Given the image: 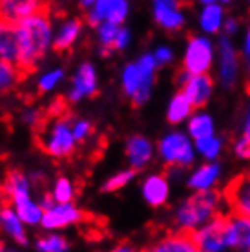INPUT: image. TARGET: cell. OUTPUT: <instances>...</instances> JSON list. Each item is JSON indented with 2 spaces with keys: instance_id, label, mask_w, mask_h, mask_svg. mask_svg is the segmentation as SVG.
Wrapping results in <instances>:
<instances>
[{
  "instance_id": "6da1fadb",
  "label": "cell",
  "mask_w": 250,
  "mask_h": 252,
  "mask_svg": "<svg viewBox=\"0 0 250 252\" xmlns=\"http://www.w3.org/2000/svg\"><path fill=\"white\" fill-rule=\"evenodd\" d=\"M50 11L51 4H48L40 11L19 20V63H17V69H19L22 81L35 71L37 63L44 57V53L50 46Z\"/></svg>"
},
{
  "instance_id": "7a4b0ae2",
  "label": "cell",
  "mask_w": 250,
  "mask_h": 252,
  "mask_svg": "<svg viewBox=\"0 0 250 252\" xmlns=\"http://www.w3.org/2000/svg\"><path fill=\"white\" fill-rule=\"evenodd\" d=\"M68 115L46 114L35 125V143L44 154L69 158L75 152V135L68 126Z\"/></svg>"
},
{
  "instance_id": "3957f363",
  "label": "cell",
  "mask_w": 250,
  "mask_h": 252,
  "mask_svg": "<svg viewBox=\"0 0 250 252\" xmlns=\"http://www.w3.org/2000/svg\"><path fill=\"white\" fill-rule=\"evenodd\" d=\"M221 208V195L210 190H195L194 195L181 203L175 214V223L183 232H194L208 221L218 218Z\"/></svg>"
},
{
  "instance_id": "277c9868",
  "label": "cell",
  "mask_w": 250,
  "mask_h": 252,
  "mask_svg": "<svg viewBox=\"0 0 250 252\" xmlns=\"http://www.w3.org/2000/svg\"><path fill=\"white\" fill-rule=\"evenodd\" d=\"M159 154L164 159V163L170 166H181L187 168L194 163L195 159V145L188 139V135L181 132H172L164 135L163 141L159 143Z\"/></svg>"
},
{
  "instance_id": "5b68a950",
  "label": "cell",
  "mask_w": 250,
  "mask_h": 252,
  "mask_svg": "<svg viewBox=\"0 0 250 252\" xmlns=\"http://www.w3.org/2000/svg\"><path fill=\"white\" fill-rule=\"evenodd\" d=\"M197 251L203 252H223L228 251L226 241V218H214L207 225L192 232Z\"/></svg>"
},
{
  "instance_id": "8992f818",
  "label": "cell",
  "mask_w": 250,
  "mask_h": 252,
  "mask_svg": "<svg viewBox=\"0 0 250 252\" xmlns=\"http://www.w3.org/2000/svg\"><path fill=\"white\" fill-rule=\"evenodd\" d=\"M214 53L216 48L210 38L194 37L187 46L183 69H187L188 73H208L214 63Z\"/></svg>"
},
{
  "instance_id": "52a82bcc",
  "label": "cell",
  "mask_w": 250,
  "mask_h": 252,
  "mask_svg": "<svg viewBox=\"0 0 250 252\" xmlns=\"http://www.w3.org/2000/svg\"><path fill=\"white\" fill-rule=\"evenodd\" d=\"M179 81L183 84V92L187 94V97L192 101L194 106L207 104L214 90L212 77L208 73H188L187 69H183Z\"/></svg>"
},
{
  "instance_id": "ba28073f",
  "label": "cell",
  "mask_w": 250,
  "mask_h": 252,
  "mask_svg": "<svg viewBox=\"0 0 250 252\" xmlns=\"http://www.w3.org/2000/svg\"><path fill=\"white\" fill-rule=\"evenodd\" d=\"M94 218L82 212L77 207L69 205V203H59L57 207H51L50 210H44L42 214V225L44 228H61L71 223H86L92 221Z\"/></svg>"
},
{
  "instance_id": "9c48e42d",
  "label": "cell",
  "mask_w": 250,
  "mask_h": 252,
  "mask_svg": "<svg viewBox=\"0 0 250 252\" xmlns=\"http://www.w3.org/2000/svg\"><path fill=\"white\" fill-rule=\"evenodd\" d=\"M128 15V0H97L94 11L88 15L90 26H100L102 22L123 24Z\"/></svg>"
},
{
  "instance_id": "30bf717a",
  "label": "cell",
  "mask_w": 250,
  "mask_h": 252,
  "mask_svg": "<svg viewBox=\"0 0 250 252\" xmlns=\"http://www.w3.org/2000/svg\"><path fill=\"white\" fill-rule=\"evenodd\" d=\"M226 241L228 249L250 252V216L232 212L226 218Z\"/></svg>"
},
{
  "instance_id": "8fae6325",
  "label": "cell",
  "mask_w": 250,
  "mask_h": 252,
  "mask_svg": "<svg viewBox=\"0 0 250 252\" xmlns=\"http://www.w3.org/2000/svg\"><path fill=\"white\" fill-rule=\"evenodd\" d=\"M0 61L19 63V20L0 15Z\"/></svg>"
},
{
  "instance_id": "7c38bea8",
  "label": "cell",
  "mask_w": 250,
  "mask_h": 252,
  "mask_svg": "<svg viewBox=\"0 0 250 252\" xmlns=\"http://www.w3.org/2000/svg\"><path fill=\"white\" fill-rule=\"evenodd\" d=\"M154 17L157 24L168 32H177L185 26V13L179 0H154Z\"/></svg>"
},
{
  "instance_id": "4fadbf2b",
  "label": "cell",
  "mask_w": 250,
  "mask_h": 252,
  "mask_svg": "<svg viewBox=\"0 0 250 252\" xmlns=\"http://www.w3.org/2000/svg\"><path fill=\"white\" fill-rule=\"evenodd\" d=\"M219 77L225 88H230L238 77V53L228 35L221 37L219 40Z\"/></svg>"
},
{
  "instance_id": "5bb4252c",
  "label": "cell",
  "mask_w": 250,
  "mask_h": 252,
  "mask_svg": "<svg viewBox=\"0 0 250 252\" xmlns=\"http://www.w3.org/2000/svg\"><path fill=\"white\" fill-rule=\"evenodd\" d=\"M226 199L234 212L250 216V174L238 177L226 189Z\"/></svg>"
},
{
  "instance_id": "9a60e30c",
  "label": "cell",
  "mask_w": 250,
  "mask_h": 252,
  "mask_svg": "<svg viewBox=\"0 0 250 252\" xmlns=\"http://www.w3.org/2000/svg\"><path fill=\"white\" fill-rule=\"evenodd\" d=\"M137 66L141 69V75H143V84H141L137 94L133 95V97H130L133 106H141V104H144V102L148 101L152 86H154V79H156V69L159 64H157L156 57L148 53V55H143V57L139 59Z\"/></svg>"
},
{
  "instance_id": "2e32d148",
  "label": "cell",
  "mask_w": 250,
  "mask_h": 252,
  "mask_svg": "<svg viewBox=\"0 0 250 252\" xmlns=\"http://www.w3.org/2000/svg\"><path fill=\"white\" fill-rule=\"evenodd\" d=\"M99 94L97 90V75H95V69L92 64H82L79 73L75 75V81H73V88H71V94H69V99L71 101H79L81 97H94V95Z\"/></svg>"
},
{
  "instance_id": "e0dca14e",
  "label": "cell",
  "mask_w": 250,
  "mask_h": 252,
  "mask_svg": "<svg viewBox=\"0 0 250 252\" xmlns=\"http://www.w3.org/2000/svg\"><path fill=\"white\" fill-rule=\"evenodd\" d=\"M152 154H154V148H152L148 139L141 137V135H133V137L128 139L126 156H128V161H130L131 168L141 170L143 166H146V164L150 163Z\"/></svg>"
},
{
  "instance_id": "ac0fdd59",
  "label": "cell",
  "mask_w": 250,
  "mask_h": 252,
  "mask_svg": "<svg viewBox=\"0 0 250 252\" xmlns=\"http://www.w3.org/2000/svg\"><path fill=\"white\" fill-rule=\"evenodd\" d=\"M170 194L168 179L164 176H150L143 185V195L152 207H161L166 203Z\"/></svg>"
},
{
  "instance_id": "d6986e66",
  "label": "cell",
  "mask_w": 250,
  "mask_h": 252,
  "mask_svg": "<svg viewBox=\"0 0 250 252\" xmlns=\"http://www.w3.org/2000/svg\"><path fill=\"white\" fill-rule=\"evenodd\" d=\"M221 168L216 163H207L199 166L197 170L190 176L188 179V187L194 190H210L216 185V181L219 179Z\"/></svg>"
},
{
  "instance_id": "ffe728a7",
  "label": "cell",
  "mask_w": 250,
  "mask_h": 252,
  "mask_svg": "<svg viewBox=\"0 0 250 252\" xmlns=\"http://www.w3.org/2000/svg\"><path fill=\"white\" fill-rule=\"evenodd\" d=\"M13 203L17 207V214L24 223L28 225H35L38 221H42L44 210L40 207H37L35 203H31L30 194L28 192H19V194L13 195Z\"/></svg>"
},
{
  "instance_id": "44dd1931",
  "label": "cell",
  "mask_w": 250,
  "mask_h": 252,
  "mask_svg": "<svg viewBox=\"0 0 250 252\" xmlns=\"http://www.w3.org/2000/svg\"><path fill=\"white\" fill-rule=\"evenodd\" d=\"M0 227H2V230H6L7 236H11L15 243H19V245H26L28 243L24 228L20 225L19 214L13 212L9 207L0 208Z\"/></svg>"
},
{
  "instance_id": "7402d4cb",
  "label": "cell",
  "mask_w": 250,
  "mask_h": 252,
  "mask_svg": "<svg viewBox=\"0 0 250 252\" xmlns=\"http://www.w3.org/2000/svg\"><path fill=\"white\" fill-rule=\"evenodd\" d=\"M199 24L201 30L208 33V35H214L219 30H223V26H225V11H223V7L219 6L218 2L205 6L199 15Z\"/></svg>"
},
{
  "instance_id": "603a6c76",
  "label": "cell",
  "mask_w": 250,
  "mask_h": 252,
  "mask_svg": "<svg viewBox=\"0 0 250 252\" xmlns=\"http://www.w3.org/2000/svg\"><path fill=\"white\" fill-rule=\"evenodd\" d=\"M154 251L157 252H195L197 245H195L192 232H183L179 230V234L170 236L166 240H163L159 245L154 247Z\"/></svg>"
},
{
  "instance_id": "cb8c5ba5",
  "label": "cell",
  "mask_w": 250,
  "mask_h": 252,
  "mask_svg": "<svg viewBox=\"0 0 250 252\" xmlns=\"http://www.w3.org/2000/svg\"><path fill=\"white\" fill-rule=\"evenodd\" d=\"M194 110V104L192 101L187 97L185 92H179V94L174 95V99L170 101L168 104V112H166V117H168V123L172 125H179L183 121H187Z\"/></svg>"
},
{
  "instance_id": "d4e9b609",
  "label": "cell",
  "mask_w": 250,
  "mask_h": 252,
  "mask_svg": "<svg viewBox=\"0 0 250 252\" xmlns=\"http://www.w3.org/2000/svg\"><path fill=\"white\" fill-rule=\"evenodd\" d=\"M188 133L194 141L210 137L214 135V119L208 114H195L194 117H190Z\"/></svg>"
},
{
  "instance_id": "484cf974",
  "label": "cell",
  "mask_w": 250,
  "mask_h": 252,
  "mask_svg": "<svg viewBox=\"0 0 250 252\" xmlns=\"http://www.w3.org/2000/svg\"><path fill=\"white\" fill-rule=\"evenodd\" d=\"M81 26H82L81 20H71V22H68V24L64 26L62 32L59 33V37H57L55 42H53V51H57V53L68 51L69 48H71V44L75 42V38L79 37Z\"/></svg>"
},
{
  "instance_id": "4316f807",
  "label": "cell",
  "mask_w": 250,
  "mask_h": 252,
  "mask_svg": "<svg viewBox=\"0 0 250 252\" xmlns=\"http://www.w3.org/2000/svg\"><path fill=\"white\" fill-rule=\"evenodd\" d=\"M22 81L17 66L7 61H0V95L7 94L15 88L17 82Z\"/></svg>"
},
{
  "instance_id": "83f0119b",
  "label": "cell",
  "mask_w": 250,
  "mask_h": 252,
  "mask_svg": "<svg viewBox=\"0 0 250 252\" xmlns=\"http://www.w3.org/2000/svg\"><path fill=\"white\" fill-rule=\"evenodd\" d=\"M143 84V75H141V69H139L137 63L135 64H128L123 73V90L128 97H133L137 94L139 88Z\"/></svg>"
},
{
  "instance_id": "f1b7e54d",
  "label": "cell",
  "mask_w": 250,
  "mask_h": 252,
  "mask_svg": "<svg viewBox=\"0 0 250 252\" xmlns=\"http://www.w3.org/2000/svg\"><path fill=\"white\" fill-rule=\"evenodd\" d=\"M221 148H223V139L216 137V135H210V137L199 139L195 141V150L199 156H203L208 161H214L221 154Z\"/></svg>"
},
{
  "instance_id": "f546056e",
  "label": "cell",
  "mask_w": 250,
  "mask_h": 252,
  "mask_svg": "<svg viewBox=\"0 0 250 252\" xmlns=\"http://www.w3.org/2000/svg\"><path fill=\"white\" fill-rule=\"evenodd\" d=\"M119 24L113 22H102L99 26V38L102 44V55H110V51L115 50V38L119 35Z\"/></svg>"
},
{
  "instance_id": "4dcf8cb0",
  "label": "cell",
  "mask_w": 250,
  "mask_h": 252,
  "mask_svg": "<svg viewBox=\"0 0 250 252\" xmlns=\"http://www.w3.org/2000/svg\"><path fill=\"white\" fill-rule=\"evenodd\" d=\"M4 190H6L7 197L13 203V195L19 192H28V181L26 177L17 170H9L6 174V183H4Z\"/></svg>"
},
{
  "instance_id": "1f68e13d",
  "label": "cell",
  "mask_w": 250,
  "mask_h": 252,
  "mask_svg": "<svg viewBox=\"0 0 250 252\" xmlns=\"http://www.w3.org/2000/svg\"><path fill=\"white\" fill-rule=\"evenodd\" d=\"M135 168H131V170H126V172H119L117 176H113L112 179H108L106 185L102 187V192H115V190L123 189L125 185H128L130 179H133L135 176Z\"/></svg>"
},
{
  "instance_id": "d6a6232c",
  "label": "cell",
  "mask_w": 250,
  "mask_h": 252,
  "mask_svg": "<svg viewBox=\"0 0 250 252\" xmlns=\"http://www.w3.org/2000/svg\"><path fill=\"white\" fill-rule=\"evenodd\" d=\"M38 251H48V252H55V251H66L68 245L62 238H57V236H50L46 240H40L37 245Z\"/></svg>"
},
{
  "instance_id": "836d02e7",
  "label": "cell",
  "mask_w": 250,
  "mask_h": 252,
  "mask_svg": "<svg viewBox=\"0 0 250 252\" xmlns=\"http://www.w3.org/2000/svg\"><path fill=\"white\" fill-rule=\"evenodd\" d=\"M53 195H55V199L59 203H69L71 201V185H69L68 179L61 177V179L57 181Z\"/></svg>"
},
{
  "instance_id": "e575fe53",
  "label": "cell",
  "mask_w": 250,
  "mask_h": 252,
  "mask_svg": "<svg viewBox=\"0 0 250 252\" xmlns=\"http://www.w3.org/2000/svg\"><path fill=\"white\" fill-rule=\"evenodd\" d=\"M62 75H64L62 71H61V69H57V71H51V73H48L46 77H42V81L38 82V94H46V92H50L57 82L62 79Z\"/></svg>"
},
{
  "instance_id": "d590c367",
  "label": "cell",
  "mask_w": 250,
  "mask_h": 252,
  "mask_svg": "<svg viewBox=\"0 0 250 252\" xmlns=\"http://www.w3.org/2000/svg\"><path fill=\"white\" fill-rule=\"evenodd\" d=\"M94 133V126L90 125V123H86V121H79L75 125V128H73V135H75V141H79V143H82V141H86L90 135Z\"/></svg>"
},
{
  "instance_id": "8d00e7d4",
  "label": "cell",
  "mask_w": 250,
  "mask_h": 252,
  "mask_svg": "<svg viewBox=\"0 0 250 252\" xmlns=\"http://www.w3.org/2000/svg\"><path fill=\"white\" fill-rule=\"evenodd\" d=\"M234 150H236V154H238L241 159H250V139L243 135V137L236 143Z\"/></svg>"
},
{
  "instance_id": "74e56055",
  "label": "cell",
  "mask_w": 250,
  "mask_h": 252,
  "mask_svg": "<svg viewBox=\"0 0 250 252\" xmlns=\"http://www.w3.org/2000/svg\"><path fill=\"white\" fill-rule=\"evenodd\" d=\"M154 57H156L157 64H168L170 61L174 59V53H172L170 48L163 46V48H157V51L154 53Z\"/></svg>"
},
{
  "instance_id": "f35d334b",
  "label": "cell",
  "mask_w": 250,
  "mask_h": 252,
  "mask_svg": "<svg viewBox=\"0 0 250 252\" xmlns=\"http://www.w3.org/2000/svg\"><path fill=\"white\" fill-rule=\"evenodd\" d=\"M128 42H130V32L123 28V30H119V35H117V38H115V50H123V48H126Z\"/></svg>"
},
{
  "instance_id": "ab89813d",
  "label": "cell",
  "mask_w": 250,
  "mask_h": 252,
  "mask_svg": "<svg viewBox=\"0 0 250 252\" xmlns=\"http://www.w3.org/2000/svg\"><path fill=\"white\" fill-rule=\"evenodd\" d=\"M223 30H225V33L230 37V35H234V33L238 32V20L234 19H228L225 20V26H223Z\"/></svg>"
},
{
  "instance_id": "60d3db41",
  "label": "cell",
  "mask_w": 250,
  "mask_h": 252,
  "mask_svg": "<svg viewBox=\"0 0 250 252\" xmlns=\"http://www.w3.org/2000/svg\"><path fill=\"white\" fill-rule=\"evenodd\" d=\"M9 205H11V199L7 197L6 190H4V185H0V208L9 207Z\"/></svg>"
},
{
  "instance_id": "b9f144b4",
  "label": "cell",
  "mask_w": 250,
  "mask_h": 252,
  "mask_svg": "<svg viewBox=\"0 0 250 252\" xmlns=\"http://www.w3.org/2000/svg\"><path fill=\"white\" fill-rule=\"evenodd\" d=\"M245 57H247V63L250 66V30L247 33V38H245Z\"/></svg>"
},
{
  "instance_id": "7bdbcfd3",
  "label": "cell",
  "mask_w": 250,
  "mask_h": 252,
  "mask_svg": "<svg viewBox=\"0 0 250 252\" xmlns=\"http://www.w3.org/2000/svg\"><path fill=\"white\" fill-rule=\"evenodd\" d=\"M243 135L250 139V106H249V114H247V121H245V132H243Z\"/></svg>"
},
{
  "instance_id": "ee69618b",
  "label": "cell",
  "mask_w": 250,
  "mask_h": 252,
  "mask_svg": "<svg viewBox=\"0 0 250 252\" xmlns=\"http://www.w3.org/2000/svg\"><path fill=\"white\" fill-rule=\"evenodd\" d=\"M81 2H82V6L88 7V6H94V4L97 2V0H81Z\"/></svg>"
},
{
  "instance_id": "f6af8a7d",
  "label": "cell",
  "mask_w": 250,
  "mask_h": 252,
  "mask_svg": "<svg viewBox=\"0 0 250 252\" xmlns=\"http://www.w3.org/2000/svg\"><path fill=\"white\" fill-rule=\"evenodd\" d=\"M199 2L203 4V6H208V4H216L218 0H199Z\"/></svg>"
},
{
  "instance_id": "bcb514c9",
  "label": "cell",
  "mask_w": 250,
  "mask_h": 252,
  "mask_svg": "<svg viewBox=\"0 0 250 252\" xmlns=\"http://www.w3.org/2000/svg\"><path fill=\"white\" fill-rule=\"evenodd\" d=\"M0 251H4V245H2V243H0Z\"/></svg>"
},
{
  "instance_id": "7dc6e473",
  "label": "cell",
  "mask_w": 250,
  "mask_h": 252,
  "mask_svg": "<svg viewBox=\"0 0 250 252\" xmlns=\"http://www.w3.org/2000/svg\"><path fill=\"white\" fill-rule=\"evenodd\" d=\"M219 2H225V4H226V2H230V0H219Z\"/></svg>"
}]
</instances>
